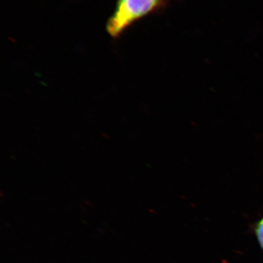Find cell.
Returning a JSON list of instances; mask_svg holds the SVG:
<instances>
[{
	"label": "cell",
	"mask_w": 263,
	"mask_h": 263,
	"mask_svg": "<svg viewBox=\"0 0 263 263\" xmlns=\"http://www.w3.org/2000/svg\"><path fill=\"white\" fill-rule=\"evenodd\" d=\"M254 233H255L257 239L258 240L259 246L263 252V217L259 221H257L254 227Z\"/></svg>",
	"instance_id": "7a4b0ae2"
},
{
	"label": "cell",
	"mask_w": 263,
	"mask_h": 263,
	"mask_svg": "<svg viewBox=\"0 0 263 263\" xmlns=\"http://www.w3.org/2000/svg\"><path fill=\"white\" fill-rule=\"evenodd\" d=\"M165 0H118L113 14L107 22V32L118 38L137 21L164 5Z\"/></svg>",
	"instance_id": "6da1fadb"
}]
</instances>
